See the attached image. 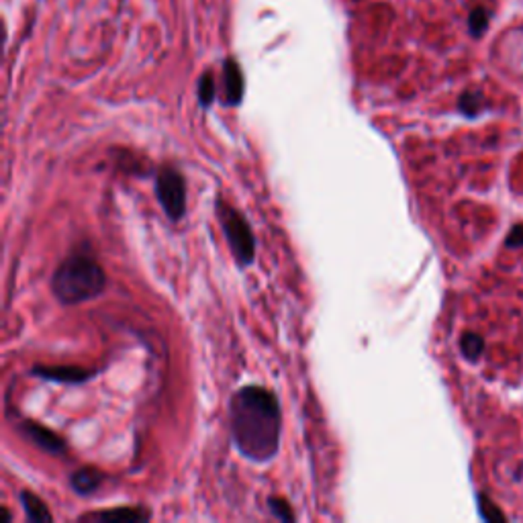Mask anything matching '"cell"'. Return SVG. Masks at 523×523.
Segmentation results:
<instances>
[{
	"mask_svg": "<svg viewBox=\"0 0 523 523\" xmlns=\"http://www.w3.org/2000/svg\"><path fill=\"white\" fill-rule=\"evenodd\" d=\"M231 438L245 458L268 462L281 445L282 415L276 397L262 386H243L229 402Z\"/></svg>",
	"mask_w": 523,
	"mask_h": 523,
	"instance_id": "6da1fadb",
	"label": "cell"
},
{
	"mask_svg": "<svg viewBox=\"0 0 523 523\" xmlns=\"http://www.w3.org/2000/svg\"><path fill=\"white\" fill-rule=\"evenodd\" d=\"M106 274L92 256L76 252L58 266L51 278V293L61 304H80L102 295Z\"/></svg>",
	"mask_w": 523,
	"mask_h": 523,
	"instance_id": "7a4b0ae2",
	"label": "cell"
},
{
	"mask_svg": "<svg viewBox=\"0 0 523 523\" xmlns=\"http://www.w3.org/2000/svg\"><path fill=\"white\" fill-rule=\"evenodd\" d=\"M217 217L221 221L225 238L229 242V247L235 256V260L242 266L252 264L256 258V238L252 233L250 223L243 219L242 215L225 201H217Z\"/></svg>",
	"mask_w": 523,
	"mask_h": 523,
	"instance_id": "3957f363",
	"label": "cell"
},
{
	"mask_svg": "<svg viewBox=\"0 0 523 523\" xmlns=\"http://www.w3.org/2000/svg\"><path fill=\"white\" fill-rule=\"evenodd\" d=\"M156 195L164 213L172 221H180L186 213V184L174 168H161L156 176Z\"/></svg>",
	"mask_w": 523,
	"mask_h": 523,
	"instance_id": "277c9868",
	"label": "cell"
},
{
	"mask_svg": "<svg viewBox=\"0 0 523 523\" xmlns=\"http://www.w3.org/2000/svg\"><path fill=\"white\" fill-rule=\"evenodd\" d=\"M31 374L45 379V381H54V383L78 384L92 379L94 370L82 368V366H35Z\"/></svg>",
	"mask_w": 523,
	"mask_h": 523,
	"instance_id": "5b68a950",
	"label": "cell"
},
{
	"mask_svg": "<svg viewBox=\"0 0 523 523\" xmlns=\"http://www.w3.org/2000/svg\"><path fill=\"white\" fill-rule=\"evenodd\" d=\"M20 431H23V436H25L29 442L39 445L41 450H45V452H49V454L60 456V454L66 452V443H63V440L58 438L51 429H47V427L39 425V423L25 422L20 425Z\"/></svg>",
	"mask_w": 523,
	"mask_h": 523,
	"instance_id": "8992f818",
	"label": "cell"
},
{
	"mask_svg": "<svg viewBox=\"0 0 523 523\" xmlns=\"http://www.w3.org/2000/svg\"><path fill=\"white\" fill-rule=\"evenodd\" d=\"M152 513L143 507H119V509H109L101 513L86 515L82 519H92V522H106V523H137L147 522Z\"/></svg>",
	"mask_w": 523,
	"mask_h": 523,
	"instance_id": "52a82bcc",
	"label": "cell"
},
{
	"mask_svg": "<svg viewBox=\"0 0 523 523\" xmlns=\"http://www.w3.org/2000/svg\"><path fill=\"white\" fill-rule=\"evenodd\" d=\"M225 74V97L231 106H238L243 97V76L235 60H227L223 66Z\"/></svg>",
	"mask_w": 523,
	"mask_h": 523,
	"instance_id": "ba28073f",
	"label": "cell"
},
{
	"mask_svg": "<svg viewBox=\"0 0 523 523\" xmlns=\"http://www.w3.org/2000/svg\"><path fill=\"white\" fill-rule=\"evenodd\" d=\"M20 505H23V511L27 515V519L33 523H51L54 522V515L49 513V509L45 507V503L41 501L37 495L29 493V491H20L19 495Z\"/></svg>",
	"mask_w": 523,
	"mask_h": 523,
	"instance_id": "9c48e42d",
	"label": "cell"
},
{
	"mask_svg": "<svg viewBox=\"0 0 523 523\" xmlns=\"http://www.w3.org/2000/svg\"><path fill=\"white\" fill-rule=\"evenodd\" d=\"M102 472L94 470V468H82V470H76L70 479V484L72 488L78 493V495H90L94 493L99 486L102 484Z\"/></svg>",
	"mask_w": 523,
	"mask_h": 523,
	"instance_id": "30bf717a",
	"label": "cell"
},
{
	"mask_svg": "<svg viewBox=\"0 0 523 523\" xmlns=\"http://www.w3.org/2000/svg\"><path fill=\"white\" fill-rule=\"evenodd\" d=\"M488 23H491V13L483 8V6H476L470 11L468 15V31L472 37H483L488 29Z\"/></svg>",
	"mask_w": 523,
	"mask_h": 523,
	"instance_id": "8fae6325",
	"label": "cell"
},
{
	"mask_svg": "<svg viewBox=\"0 0 523 523\" xmlns=\"http://www.w3.org/2000/svg\"><path fill=\"white\" fill-rule=\"evenodd\" d=\"M460 350L468 360H476L483 354V338L476 333H464L460 340Z\"/></svg>",
	"mask_w": 523,
	"mask_h": 523,
	"instance_id": "7c38bea8",
	"label": "cell"
},
{
	"mask_svg": "<svg viewBox=\"0 0 523 523\" xmlns=\"http://www.w3.org/2000/svg\"><path fill=\"white\" fill-rule=\"evenodd\" d=\"M458 106L464 115L474 117L481 109H483V94L481 92H464L458 101Z\"/></svg>",
	"mask_w": 523,
	"mask_h": 523,
	"instance_id": "4fadbf2b",
	"label": "cell"
},
{
	"mask_svg": "<svg viewBox=\"0 0 523 523\" xmlns=\"http://www.w3.org/2000/svg\"><path fill=\"white\" fill-rule=\"evenodd\" d=\"M199 101L204 109L211 106L215 101V78L209 72L202 74L201 80H199Z\"/></svg>",
	"mask_w": 523,
	"mask_h": 523,
	"instance_id": "5bb4252c",
	"label": "cell"
},
{
	"mask_svg": "<svg viewBox=\"0 0 523 523\" xmlns=\"http://www.w3.org/2000/svg\"><path fill=\"white\" fill-rule=\"evenodd\" d=\"M268 509L274 517H278L281 522H293L295 519V513L290 511L288 503L284 499H278V497H270L268 499Z\"/></svg>",
	"mask_w": 523,
	"mask_h": 523,
	"instance_id": "9a60e30c",
	"label": "cell"
},
{
	"mask_svg": "<svg viewBox=\"0 0 523 523\" xmlns=\"http://www.w3.org/2000/svg\"><path fill=\"white\" fill-rule=\"evenodd\" d=\"M507 243H509V245H513V243H515V245H522V243H523V227H515V229L511 231V235L507 238Z\"/></svg>",
	"mask_w": 523,
	"mask_h": 523,
	"instance_id": "2e32d148",
	"label": "cell"
}]
</instances>
